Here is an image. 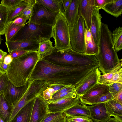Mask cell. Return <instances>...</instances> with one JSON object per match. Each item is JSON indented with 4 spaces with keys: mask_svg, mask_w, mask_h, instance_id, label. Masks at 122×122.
Returning <instances> with one entry per match:
<instances>
[{
    "mask_svg": "<svg viewBox=\"0 0 122 122\" xmlns=\"http://www.w3.org/2000/svg\"><path fill=\"white\" fill-rule=\"evenodd\" d=\"M94 68L92 64L77 67L66 66L42 58L36 63L28 80H42L50 85H72L76 88Z\"/></svg>",
    "mask_w": 122,
    "mask_h": 122,
    "instance_id": "cell-1",
    "label": "cell"
},
{
    "mask_svg": "<svg viewBox=\"0 0 122 122\" xmlns=\"http://www.w3.org/2000/svg\"><path fill=\"white\" fill-rule=\"evenodd\" d=\"M112 32L107 24L101 23L98 52L95 56L100 64L98 69L102 75L111 72L122 61L115 49Z\"/></svg>",
    "mask_w": 122,
    "mask_h": 122,
    "instance_id": "cell-2",
    "label": "cell"
},
{
    "mask_svg": "<svg viewBox=\"0 0 122 122\" xmlns=\"http://www.w3.org/2000/svg\"><path fill=\"white\" fill-rule=\"evenodd\" d=\"M40 59L37 51L29 53L13 59L5 73L9 81L16 87L24 85Z\"/></svg>",
    "mask_w": 122,
    "mask_h": 122,
    "instance_id": "cell-3",
    "label": "cell"
},
{
    "mask_svg": "<svg viewBox=\"0 0 122 122\" xmlns=\"http://www.w3.org/2000/svg\"><path fill=\"white\" fill-rule=\"evenodd\" d=\"M42 58L53 64L66 66L77 67L99 63L94 55L77 52L70 48L59 50L55 46Z\"/></svg>",
    "mask_w": 122,
    "mask_h": 122,
    "instance_id": "cell-4",
    "label": "cell"
},
{
    "mask_svg": "<svg viewBox=\"0 0 122 122\" xmlns=\"http://www.w3.org/2000/svg\"><path fill=\"white\" fill-rule=\"evenodd\" d=\"M53 37V26L39 25L28 21L10 41H31L40 42L50 39Z\"/></svg>",
    "mask_w": 122,
    "mask_h": 122,
    "instance_id": "cell-5",
    "label": "cell"
},
{
    "mask_svg": "<svg viewBox=\"0 0 122 122\" xmlns=\"http://www.w3.org/2000/svg\"><path fill=\"white\" fill-rule=\"evenodd\" d=\"M45 81H33L22 97L13 104V109L9 122L13 119L19 111L26 105L39 96L42 95L43 91L49 86Z\"/></svg>",
    "mask_w": 122,
    "mask_h": 122,
    "instance_id": "cell-6",
    "label": "cell"
},
{
    "mask_svg": "<svg viewBox=\"0 0 122 122\" xmlns=\"http://www.w3.org/2000/svg\"><path fill=\"white\" fill-rule=\"evenodd\" d=\"M53 29L55 48L59 50L70 48L69 27L62 12L59 13Z\"/></svg>",
    "mask_w": 122,
    "mask_h": 122,
    "instance_id": "cell-7",
    "label": "cell"
},
{
    "mask_svg": "<svg viewBox=\"0 0 122 122\" xmlns=\"http://www.w3.org/2000/svg\"><path fill=\"white\" fill-rule=\"evenodd\" d=\"M85 24L81 16H79L75 24L69 27L70 48L75 52L85 54Z\"/></svg>",
    "mask_w": 122,
    "mask_h": 122,
    "instance_id": "cell-8",
    "label": "cell"
},
{
    "mask_svg": "<svg viewBox=\"0 0 122 122\" xmlns=\"http://www.w3.org/2000/svg\"><path fill=\"white\" fill-rule=\"evenodd\" d=\"M59 13L51 10L36 1L28 21L39 25H49L53 27Z\"/></svg>",
    "mask_w": 122,
    "mask_h": 122,
    "instance_id": "cell-9",
    "label": "cell"
},
{
    "mask_svg": "<svg viewBox=\"0 0 122 122\" xmlns=\"http://www.w3.org/2000/svg\"><path fill=\"white\" fill-rule=\"evenodd\" d=\"M80 97L77 96L76 93L72 96L52 102H48L49 113L63 112L78 103Z\"/></svg>",
    "mask_w": 122,
    "mask_h": 122,
    "instance_id": "cell-10",
    "label": "cell"
},
{
    "mask_svg": "<svg viewBox=\"0 0 122 122\" xmlns=\"http://www.w3.org/2000/svg\"><path fill=\"white\" fill-rule=\"evenodd\" d=\"M48 101L44 100L42 95L39 96L34 100L30 122H41L49 112Z\"/></svg>",
    "mask_w": 122,
    "mask_h": 122,
    "instance_id": "cell-11",
    "label": "cell"
},
{
    "mask_svg": "<svg viewBox=\"0 0 122 122\" xmlns=\"http://www.w3.org/2000/svg\"><path fill=\"white\" fill-rule=\"evenodd\" d=\"M101 72L98 68L94 69L75 88L77 96L81 97L97 83Z\"/></svg>",
    "mask_w": 122,
    "mask_h": 122,
    "instance_id": "cell-12",
    "label": "cell"
},
{
    "mask_svg": "<svg viewBox=\"0 0 122 122\" xmlns=\"http://www.w3.org/2000/svg\"><path fill=\"white\" fill-rule=\"evenodd\" d=\"M31 81L28 80L24 85L16 87L9 81L6 89L4 94L5 98L9 102L13 105L22 97Z\"/></svg>",
    "mask_w": 122,
    "mask_h": 122,
    "instance_id": "cell-13",
    "label": "cell"
},
{
    "mask_svg": "<svg viewBox=\"0 0 122 122\" xmlns=\"http://www.w3.org/2000/svg\"><path fill=\"white\" fill-rule=\"evenodd\" d=\"M94 0H80L78 10L79 16L83 18L85 26L89 30L90 27L92 15L95 6Z\"/></svg>",
    "mask_w": 122,
    "mask_h": 122,
    "instance_id": "cell-14",
    "label": "cell"
},
{
    "mask_svg": "<svg viewBox=\"0 0 122 122\" xmlns=\"http://www.w3.org/2000/svg\"><path fill=\"white\" fill-rule=\"evenodd\" d=\"M86 106L89 111L90 118L94 122H106L111 118L107 113L105 103Z\"/></svg>",
    "mask_w": 122,
    "mask_h": 122,
    "instance_id": "cell-15",
    "label": "cell"
},
{
    "mask_svg": "<svg viewBox=\"0 0 122 122\" xmlns=\"http://www.w3.org/2000/svg\"><path fill=\"white\" fill-rule=\"evenodd\" d=\"M39 42L31 41H6L5 44L8 52L15 50H21L32 52L37 51L39 48Z\"/></svg>",
    "mask_w": 122,
    "mask_h": 122,
    "instance_id": "cell-16",
    "label": "cell"
},
{
    "mask_svg": "<svg viewBox=\"0 0 122 122\" xmlns=\"http://www.w3.org/2000/svg\"><path fill=\"white\" fill-rule=\"evenodd\" d=\"M109 92L108 85L97 83L81 96L80 100L82 103L86 104L92 99Z\"/></svg>",
    "mask_w": 122,
    "mask_h": 122,
    "instance_id": "cell-17",
    "label": "cell"
},
{
    "mask_svg": "<svg viewBox=\"0 0 122 122\" xmlns=\"http://www.w3.org/2000/svg\"><path fill=\"white\" fill-rule=\"evenodd\" d=\"M99 10L94 8L93 11L90 31L94 41L98 46L101 26L102 17Z\"/></svg>",
    "mask_w": 122,
    "mask_h": 122,
    "instance_id": "cell-18",
    "label": "cell"
},
{
    "mask_svg": "<svg viewBox=\"0 0 122 122\" xmlns=\"http://www.w3.org/2000/svg\"><path fill=\"white\" fill-rule=\"evenodd\" d=\"M80 0H71L67 9L63 13L69 27L72 26L79 16L78 10Z\"/></svg>",
    "mask_w": 122,
    "mask_h": 122,
    "instance_id": "cell-19",
    "label": "cell"
},
{
    "mask_svg": "<svg viewBox=\"0 0 122 122\" xmlns=\"http://www.w3.org/2000/svg\"><path fill=\"white\" fill-rule=\"evenodd\" d=\"M66 115L72 117L90 118L89 111L86 105L80 100L75 105L63 112Z\"/></svg>",
    "mask_w": 122,
    "mask_h": 122,
    "instance_id": "cell-20",
    "label": "cell"
},
{
    "mask_svg": "<svg viewBox=\"0 0 122 122\" xmlns=\"http://www.w3.org/2000/svg\"><path fill=\"white\" fill-rule=\"evenodd\" d=\"M107 112L111 117L112 116L122 122V104L112 99L105 103Z\"/></svg>",
    "mask_w": 122,
    "mask_h": 122,
    "instance_id": "cell-21",
    "label": "cell"
},
{
    "mask_svg": "<svg viewBox=\"0 0 122 122\" xmlns=\"http://www.w3.org/2000/svg\"><path fill=\"white\" fill-rule=\"evenodd\" d=\"M35 99L21 109L10 122H30Z\"/></svg>",
    "mask_w": 122,
    "mask_h": 122,
    "instance_id": "cell-22",
    "label": "cell"
},
{
    "mask_svg": "<svg viewBox=\"0 0 122 122\" xmlns=\"http://www.w3.org/2000/svg\"><path fill=\"white\" fill-rule=\"evenodd\" d=\"M85 53L86 55H95L98 53V46L95 42L89 30L86 28L85 29Z\"/></svg>",
    "mask_w": 122,
    "mask_h": 122,
    "instance_id": "cell-23",
    "label": "cell"
},
{
    "mask_svg": "<svg viewBox=\"0 0 122 122\" xmlns=\"http://www.w3.org/2000/svg\"><path fill=\"white\" fill-rule=\"evenodd\" d=\"M13 109V105L5 98L4 94L0 95V117L4 122H9Z\"/></svg>",
    "mask_w": 122,
    "mask_h": 122,
    "instance_id": "cell-24",
    "label": "cell"
},
{
    "mask_svg": "<svg viewBox=\"0 0 122 122\" xmlns=\"http://www.w3.org/2000/svg\"><path fill=\"white\" fill-rule=\"evenodd\" d=\"M102 9L108 13L117 18L122 13V0H111Z\"/></svg>",
    "mask_w": 122,
    "mask_h": 122,
    "instance_id": "cell-25",
    "label": "cell"
},
{
    "mask_svg": "<svg viewBox=\"0 0 122 122\" xmlns=\"http://www.w3.org/2000/svg\"><path fill=\"white\" fill-rule=\"evenodd\" d=\"M36 1L52 11L63 12L61 0H36Z\"/></svg>",
    "mask_w": 122,
    "mask_h": 122,
    "instance_id": "cell-26",
    "label": "cell"
},
{
    "mask_svg": "<svg viewBox=\"0 0 122 122\" xmlns=\"http://www.w3.org/2000/svg\"><path fill=\"white\" fill-rule=\"evenodd\" d=\"M112 42L115 49L117 52L122 49V27L116 28L112 32Z\"/></svg>",
    "mask_w": 122,
    "mask_h": 122,
    "instance_id": "cell-27",
    "label": "cell"
},
{
    "mask_svg": "<svg viewBox=\"0 0 122 122\" xmlns=\"http://www.w3.org/2000/svg\"><path fill=\"white\" fill-rule=\"evenodd\" d=\"M9 11L8 9L3 5L0 7V35L5 34L8 23Z\"/></svg>",
    "mask_w": 122,
    "mask_h": 122,
    "instance_id": "cell-28",
    "label": "cell"
},
{
    "mask_svg": "<svg viewBox=\"0 0 122 122\" xmlns=\"http://www.w3.org/2000/svg\"><path fill=\"white\" fill-rule=\"evenodd\" d=\"M28 5V0H22L20 3L15 8L9 10L8 22L13 20L20 15Z\"/></svg>",
    "mask_w": 122,
    "mask_h": 122,
    "instance_id": "cell-29",
    "label": "cell"
},
{
    "mask_svg": "<svg viewBox=\"0 0 122 122\" xmlns=\"http://www.w3.org/2000/svg\"><path fill=\"white\" fill-rule=\"evenodd\" d=\"M53 42L50 39L42 41L39 42L38 53L41 59L54 48Z\"/></svg>",
    "mask_w": 122,
    "mask_h": 122,
    "instance_id": "cell-30",
    "label": "cell"
},
{
    "mask_svg": "<svg viewBox=\"0 0 122 122\" xmlns=\"http://www.w3.org/2000/svg\"><path fill=\"white\" fill-rule=\"evenodd\" d=\"M24 25H16L12 20L9 22L8 24L4 34L6 41H10Z\"/></svg>",
    "mask_w": 122,
    "mask_h": 122,
    "instance_id": "cell-31",
    "label": "cell"
},
{
    "mask_svg": "<svg viewBox=\"0 0 122 122\" xmlns=\"http://www.w3.org/2000/svg\"><path fill=\"white\" fill-rule=\"evenodd\" d=\"M122 61L111 72L101 75L99 77L97 83L107 84L112 79L113 75L121 68Z\"/></svg>",
    "mask_w": 122,
    "mask_h": 122,
    "instance_id": "cell-32",
    "label": "cell"
},
{
    "mask_svg": "<svg viewBox=\"0 0 122 122\" xmlns=\"http://www.w3.org/2000/svg\"><path fill=\"white\" fill-rule=\"evenodd\" d=\"M41 122H66L63 112L49 113Z\"/></svg>",
    "mask_w": 122,
    "mask_h": 122,
    "instance_id": "cell-33",
    "label": "cell"
},
{
    "mask_svg": "<svg viewBox=\"0 0 122 122\" xmlns=\"http://www.w3.org/2000/svg\"><path fill=\"white\" fill-rule=\"evenodd\" d=\"M113 96L109 92L92 99L87 102L86 104L92 105L96 104L105 103L110 100L113 99Z\"/></svg>",
    "mask_w": 122,
    "mask_h": 122,
    "instance_id": "cell-34",
    "label": "cell"
},
{
    "mask_svg": "<svg viewBox=\"0 0 122 122\" xmlns=\"http://www.w3.org/2000/svg\"><path fill=\"white\" fill-rule=\"evenodd\" d=\"M22 0H2L0 4L9 10L13 9L18 6Z\"/></svg>",
    "mask_w": 122,
    "mask_h": 122,
    "instance_id": "cell-35",
    "label": "cell"
},
{
    "mask_svg": "<svg viewBox=\"0 0 122 122\" xmlns=\"http://www.w3.org/2000/svg\"><path fill=\"white\" fill-rule=\"evenodd\" d=\"M28 5L21 14L25 15L29 19L32 14L33 8L36 2V0H28Z\"/></svg>",
    "mask_w": 122,
    "mask_h": 122,
    "instance_id": "cell-36",
    "label": "cell"
},
{
    "mask_svg": "<svg viewBox=\"0 0 122 122\" xmlns=\"http://www.w3.org/2000/svg\"><path fill=\"white\" fill-rule=\"evenodd\" d=\"M64 115L66 122H94L90 118L72 117Z\"/></svg>",
    "mask_w": 122,
    "mask_h": 122,
    "instance_id": "cell-37",
    "label": "cell"
},
{
    "mask_svg": "<svg viewBox=\"0 0 122 122\" xmlns=\"http://www.w3.org/2000/svg\"><path fill=\"white\" fill-rule=\"evenodd\" d=\"M9 80L5 73L0 77V95L4 94L5 91Z\"/></svg>",
    "mask_w": 122,
    "mask_h": 122,
    "instance_id": "cell-38",
    "label": "cell"
},
{
    "mask_svg": "<svg viewBox=\"0 0 122 122\" xmlns=\"http://www.w3.org/2000/svg\"><path fill=\"white\" fill-rule=\"evenodd\" d=\"M75 93V90L69 91L55 96L52 97L51 99L48 101V102H52L55 101L63 98L71 96Z\"/></svg>",
    "mask_w": 122,
    "mask_h": 122,
    "instance_id": "cell-39",
    "label": "cell"
},
{
    "mask_svg": "<svg viewBox=\"0 0 122 122\" xmlns=\"http://www.w3.org/2000/svg\"><path fill=\"white\" fill-rule=\"evenodd\" d=\"M108 85L109 92L113 97L122 90V83H115Z\"/></svg>",
    "mask_w": 122,
    "mask_h": 122,
    "instance_id": "cell-40",
    "label": "cell"
},
{
    "mask_svg": "<svg viewBox=\"0 0 122 122\" xmlns=\"http://www.w3.org/2000/svg\"><path fill=\"white\" fill-rule=\"evenodd\" d=\"M115 83H122V68L113 75L107 85H109Z\"/></svg>",
    "mask_w": 122,
    "mask_h": 122,
    "instance_id": "cell-41",
    "label": "cell"
},
{
    "mask_svg": "<svg viewBox=\"0 0 122 122\" xmlns=\"http://www.w3.org/2000/svg\"><path fill=\"white\" fill-rule=\"evenodd\" d=\"M29 19L25 15L21 14L12 20L13 22L16 25H24L26 23Z\"/></svg>",
    "mask_w": 122,
    "mask_h": 122,
    "instance_id": "cell-42",
    "label": "cell"
},
{
    "mask_svg": "<svg viewBox=\"0 0 122 122\" xmlns=\"http://www.w3.org/2000/svg\"><path fill=\"white\" fill-rule=\"evenodd\" d=\"M31 52H32L23 50H15L11 51L9 52L8 54L11 56L14 59Z\"/></svg>",
    "mask_w": 122,
    "mask_h": 122,
    "instance_id": "cell-43",
    "label": "cell"
},
{
    "mask_svg": "<svg viewBox=\"0 0 122 122\" xmlns=\"http://www.w3.org/2000/svg\"><path fill=\"white\" fill-rule=\"evenodd\" d=\"M75 86L72 85L67 86L57 91L55 93L52 97H54L57 96L61 93L75 89Z\"/></svg>",
    "mask_w": 122,
    "mask_h": 122,
    "instance_id": "cell-44",
    "label": "cell"
},
{
    "mask_svg": "<svg viewBox=\"0 0 122 122\" xmlns=\"http://www.w3.org/2000/svg\"><path fill=\"white\" fill-rule=\"evenodd\" d=\"M95 8L99 10L111 0H94Z\"/></svg>",
    "mask_w": 122,
    "mask_h": 122,
    "instance_id": "cell-45",
    "label": "cell"
},
{
    "mask_svg": "<svg viewBox=\"0 0 122 122\" xmlns=\"http://www.w3.org/2000/svg\"><path fill=\"white\" fill-rule=\"evenodd\" d=\"M10 65L4 64L3 60L0 61V71L3 73H5L8 70Z\"/></svg>",
    "mask_w": 122,
    "mask_h": 122,
    "instance_id": "cell-46",
    "label": "cell"
},
{
    "mask_svg": "<svg viewBox=\"0 0 122 122\" xmlns=\"http://www.w3.org/2000/svg\"><path fill=\"white\" fill-rule=\"evenodd\" d=\"M113 99L122 104V90L113 96Z\"/></svg>",
    "mask_w": 122,
    "mask_h": 122,
    "instance_id": "cell-47",
    "label": "cell"
},
{
    "mask_svg": "<svg viewBox=\"0 0 122 122\" xmlns=\"http://www.w3.org/2000/svg\"><path fill=\"white\" fill-rule=\"evenodd\" d=\"M42 95L43 98L44 100L47 101L50 100L51 99L52 96L46 89L43 91Z\"/></svg>",
    "mask_w": 122,
    "mask_h": 122,
    "instance_id": "cell-48",
    "label": "cell"
},
{
    "mask_svg": "<svg viewBox=\"0 0 122 122\" xmlns=\"http://www.w3.org/2000/svg\"><path fill=\"white\" fill-rule=\"evenodd\" d=\"M13 60V58L11 56L8 54L4 57L3 60V62L6 64L10 65Z\"/></svg>",
    "mask_w": 122,
    "mask_h": 122,
    "instance_id": "cell-49",
    "label": "cell"
},
{
    "mask_svg": "<svg viewBox=\"0 0 122 122\" xmlns=\"http://www.w3.org/2000/svg\"><path fill=\"white\" fill-rule=\"evenodd\" d=\"M71 0H61V1L63 8V12L66 10L68 8L70 3Z\"/></svg>",
    "mask_w": 122,
    "mask_h": 122,
    "instance_id": "cell-50",
    "label": "cell"
},
{
    "mask_svg": "<svg viewBox=\"0 0 122 122\" xmlns=\"http://www.w3.org/2000/svg\"><path fill=\"white\" fill-rule=\"evenodd\" d=\"M7 52L0 49V61L3 60L4 57L7 55Z\"/></svg>",
    "mask_w": 122,
    "mask_h": 122,
    "instance_id": "cell-51",
    "label": "cell"
},
{
    "mask_svg": "<svg viewBox=\"0 0 122 122\" xmlns=\"http://www.w3.org/2000/svg\"><path fill=\"white\" fill-rule=\"evenodd\" d=\"M106 122H120L114 118H110Z\"/></svg>",
    "mask_w": 122,
    "mask_h": 122,
    "instance_id": "cell-52",
    "label": "cell"
},
{
    "mask_svg": "<svg viewBox=\"0 0 122 122\" xmlns=\"http://www.w3.org/2000/svg\"><path fill=\"white\" fill-rule=\"evenodd\" d=\"M4 73H3L0 71V77Z\"/></svg>",
    "mask_w": 122,
    "mask_h": 122,
    "instance_id": "cell-53",
    "label": "cell"
},
{
    "mask_svg": "<svg viewBox=\"0 0 122 122\" xmlns=\"http://www.w3.org/2000/svg\"><path fill=\"white\" fill-rule=\"evenodd\" d=\"M2 41V39L1 36H0V46L1 44V42Z\"/></svg>",
    "mask_w": 122,
    "mask_h": 122,
    "instance_id": "cell-54",
    "label": "cell"
},
{
    "mask_svg": "<svg viewBox=\"0 0 122 122\" xmlns=\"http://www.w3.org/2000/svg\"><path fill=\"white\" fill-rule=\"evenodd\" d=\"M0 122H4L1 118L0 117Z\"/></svg>",
    "mask_w": 122,
    "mask_h": 122,
    "instance_id": "cell-55",
    "label": "cell"
},
{
    "mask_svg": "<svg viewBox=\"0 0 122 122\" xmlns=\"http://www.w3.org/2000/svg\"><path fill=\"white\" fill-rule=\"evenodd\" d=\"M2 5H1V4H0V7Z\"/></svg>",
    "mask_w": 122,
    "mask_h": 122,
    "instance_id": "cell-56",
    "label": "cell"
}]
</instances>
